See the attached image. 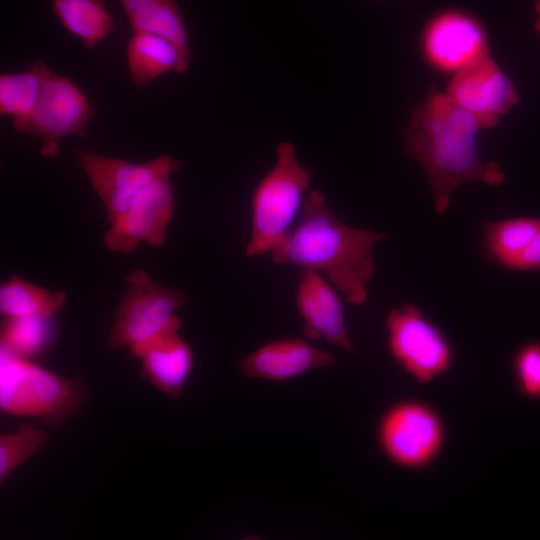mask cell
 <instances>
[{"mask_svg":"<svg viewBox=\"0 0 540 540\" xmlns=\"http://www.w3.org/2000/svg\"><path fill=\"white\" fill-rule=\"evenodd\" d=\"M446 94L484 129L494 127L518 102L513 83L489 52L456 72Z\"/></svg>","mask_w":540,"mask_h":540,"instance_id":"cell-12","label":"cell"},{"mask_svg":"<svg viewBox=\"0 0 540 540\" xmlns=\"http://www.w3.org/2000/svg\"><path fill=\"white\" fill-rule=\"evenodd\" d=\"M74 156L102 200L109 224H114L129 208L140 191L156 178L176 173L179 162L162 154L144 163L73 149Z\"/></svg>","mask_w":540,"mask_h":540,"instance_id":"cell-9","label":"cell"},{"mask_svg":"<svg viewBox=\"0 0 540 540\" xmlns=\"http://www.w3.org/2000/svg\"><path fill=\"white\" fill-rule=\"evenodd\" d=\"M540 270V230L516 261L512 271Z\"/></svg>","mask_w":540,"mask_h":540,"instance_id":"cell-25","label":"cell"},{"mask_svg":"<svg viewBox=\"0 0 540 540\" xmlns=\"http://www.w3.org/2000/svg\"><path fill=\"white\" fill-rule=\"evenodd\" d=\"M66 293L50 291L13 276L0 286V313L3 317L50 315L61 311Z\"/></svg>","mask_w":540,"mask_h":540,"instance_id":"cell-22","label":"cell"},{"mask_svg":"<svg viewBox=\"0 0 540 540\" xmlns=\"http://www.w3.org/2000/svg\"><path fill=\"white\" fill-rule=\"evenodd\" d=\"M513 372L520 392L540 400V341L523 344L514 354Z\"/></svg>","mask_w":540,"mask_h":540,"instance_id":"cell-24","label":"cell"},{"mask_svg":"<svg viewBox=\"0 0 540 540\" xmlns=\"http://www.w3.org/2000/svg\"><path fill=\"white\" fill-rule=\"evenodd\" d=\"M309 185L310 172L299 163L295 147L290 142H281L273 167L252 194L247 257L270 254L285 239L303 207Z\"/></svg>","mask_w":540,"mask_h":540,"instance_id":"cell-4","label":"cell"},{"mask_svg":"<svg viewBox=\"0 0 540 540\" xmlns=\"http://www.w3.org/2000/svg\"><path fill=\"white\" fill-rule=\"evenodd\" d=\"M335 356L300 337L270 341L255 349L237 364L246 377L273 382L287 381L313 369L332 367Z\"/></svg>","mask_w":540,"mask_h":540,"instance_id":"cell-15","label":"cell"},{"mask_svg":"<svg viewBox=\"0 0 540 540\" xmlns=\"http://www.w3.org/2000/svg\"><path fill=\"white\" fill-rule=\"evenodd\" d=\"M96 112V107L71 78L51 70L33 112L12 126L17 133L37 136L41 142L40 155L54 158L65 137L87 135V123Z\"/></svg>","mask_w":540,"mask_h":540,"instance_id":"cell-8","label":"cell"},{"mask_svg":"<svg viewBox=\"0 0 540 540\" xmlns=\"http://www.w3.org/2000/svg\"><path fill=\"white\" fill-rule=\"evenodd\" d=\"M126 280L129 286L116 308L107 338L111 352L159 332L179 318L175 312L188 301L186 293L159 284L141 268L133 270Z\"/></svg>","mask_w":540,"mask_h":540,"instance_id":"cell-6","label":"cell"},{"mask_svg":"<svg viewBox=\"0 0 540 540\" xmlns=\"http://www.w3.org/2000/svg\"><path fill=\"white\" fill-rule=\"evenodd\" d=\"M385 236L346 225L329 210L325 195L313 189L305 196L300 221L270 254L277 264L326 273L348 303L361 306L375 271L372 248Z\"/></svg>","mask_w":540,"mask_h":540,"instance_id":"cell-2","label":"cell"},{"mask_svg":"<svg viewBox=\"0 0 540 540\" xmlns=\"http://www.w3.org/2000/svg\"><path fill=\"white\" fill-rule=\"evenodd\" d=\"M421 48L433 69L454 74L489 52L481 21L459 9L432 16L422 30Z\"/></svg>","mask_w":540,"mask_h":540,"instance_id":"cell-11","label":"cell"},{"mask_svg":"<svg viewBox=\"0 0 540 540\" xmlns=\"http://www.w3.org/2000/svg\"><path fill=\"white\" fill-rule=\"evenodd\" d=\"M296 308L303 319L306 339L326 343L354 353L343 302L332 285L319 272L302 269L297 287Z\"/></svg>","mask_w":540,"mask_h":540,"instance_id":"cell-14","label":"cell"},{"mask_svg":"<svg viewBox=\"0 0 540 540\" xmlns=\"http://www.w3.org/2000/svg\"><path fill=\"white\" fill-rule=\"evenodd\" d=\"M388 351L414 380L429 383L451 366L453 348L441 330L413 304L390 310L385 318Z\"/></svg>","mask_w":540,"mask_h":540,"instance_id":"cell-5","label":"cell"},{"mask_svg":"<svg viewBox=\"0 0 540 540\" xmlns=\"http://www.w3.org/2000/svg\"><path fill=\"white\" fill-rule=\"evenodd\" d=\"M51 10L62 27L88 49L95 48L115 29L105 0H51Z\"/></svg>","mask_w":540,"mask_h":540,"instance_id":"cell-20","label":"cell"},{"mask_svg":"<svg viewBox=\"0 0 540 540\" xmlns=\"http://www.w3.org/2000/svg\"><path fill=\"white\" fill-rule=\"evenodd\" d=\"M171 176H160L144 187L126 212L110 225L103 237L107 249L128 254L141 243L152 247L166 244L175 207Z\"/></svg>","mask_w":540,"mask_h":540,"instance_id":"cell-10","label":"cell"},{"mask_svg":"<svg viewBox=\"0 0 540 540\" xmlns=\"http://www.w3.org/2000/svg\"><path fill=\"white\" fill-rule=\"evenodd\" d=\"M0 355L2 413L60 427L83 408L88 394L81 377L67 378L34 361Z\"/></svg>","mask_w":540,"mask_h":540,"instance_id":"cell-3","label":"cell"},{"mask_svg":"<svg viewBox=\"0 0 540 540\" xmlns=\"http://www.w3.org/2000/svg\"><path fill=\"white\" fill-rule=\"evenodd\" d=\"M181 327L182 322L177 318L128 348L141 364V377L175 401L182 398L194 365L193 350L179 334Z\"/></svg>","mask_w":540,"mask_h":540,"instance_id":"cell-13","label":"cell"},{"mask_svg":"<svg viewBox=\"0 0 540 540\" xmlns=\"http://www.w3.org/2000/svg\"><path fill=\"white\" fill-rule=\"evenodd\" d=\"M481 229L484 260L512 271L516 261L540 230V219L514 217L485 220L481 223Z\"/></svg>","mask_w":540,"mask_h":540,"instance_id":"cell-17","label":"cell"},{"mask_svg":"<svg viewBox=\"0 0 540 540\" xmlns=\"http://www.w3.org/2000/svg\"><path fill=\"white\" fill-rule=\"evenodd\" d=\"M132 33L126 59L135 87L145 88L167 73L182 74L189 69L190 59L169 39L146 32Z\"/></svg>","mask_w":540,"mask_h":540,"instance_id":"cell-16","label":"cell"},{"mask_svg":"<svg viewBox=\"0 0 540 540\" xmlns=\"http://www.w3.org/2000/svg\"><path fill=\"white\" fill-rule=\"evenodd\" d=\"M535 11L537 13V20L535 23V29L540 34V0H537L535 3Z\"/></svg>","mask_w":540,"mask_h":540,"instance_id":"cell-26","label":"cell"},{"mask_svg":"<svg viewBox=\"0 0 540 540\" xmlns=\"http://www.w3.org/2000/svg\"><path fill=\"white\" fill-rule=\"evenodd\" d=\"M478 129L472 114L436 90H430L411 114L404 131L405 151L423 169L438 216L447 210L460 185L479 181L499 186L505 180L499 164L480 158Z\"/></svg>","mask_w":540,"mask_h":540,"instance_id":"cell-1","label":"cell"},{"mask_svg":"<svg viewBox=\"0 0 540 540\" xmlns=\"http://www.w3.org/2000/svg\"><path fill=\"white\" fill-rule=\"evenodd\" d=\"M44 430L26 423L16 431L0 435V484L22 464L41 451L48 442Z\"/></svg>","mask_w":540,"mask_h":540,"instance_id":"cell-23","label":"cell"},{"mask_svg":"<svg viewBox=\"0 0 540 540\" xmlns=\"http://www.w3.org/2000/svg\"><path fill=\"white\" fill-rule=\"evenodd\" d=\"M444 435L440 416L418 400L391 405L380 417L376 430L385 457L406 469H421L431 464L443 446Z\"/></svg>","mask_w":540,"mask_h":540,"instance_id":"cell-7","label":"cell"},{"mask_svg":"<svg viewBox=\"0 0 540 540\" xmlns=\"http://www.w3.org/2000/svg\"><path fill=\"white\" fill-rule=\"evenodd\" d=\"M51 71L43 60L30 62L21 72L0 74V114L12 124L26 119L34 110Z\"/></svg>","mask_w":540,"mask_h":540,"instance_id":"cell-21","label":"cell"},{"mask_svg":"<svg viewBox=\"0 0 540 540\" xmlns=\"http://www.w3.org/2000/svg\"><path fill=\"white\" fill-rule=\"evenodd\" d=\"M55 314L4 317L0 352L33 361L44 355L57 336Z\"/></svg>","mask_w":540,"mask_h":540,"instance_id":"cell-19","label":"cell"},{"mask_svg":"<svg viewBox=\"0 0 540 540\" xmlns=\"http://www.w3.org/2000/svg\"><path fill=\"white\" fill-rule=\"evenodd\" d=\"M132 32L157 34L172 41L190 59L184 17L176 0H119Z\"/></svg>","mask_w":540,"mask_h":540,"instance_id":"cell-18","label":"cell"}]
</instances>
